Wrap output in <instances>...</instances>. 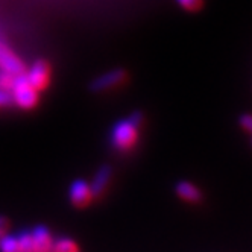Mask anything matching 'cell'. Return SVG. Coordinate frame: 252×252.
Wrapping results in <instances>:
<instances>
[{
    "label": "cell",
    "instance_id": "obj_12",
    "mask_svg": "<svg viewBox=\"0 0 252 252\" xmlns=\"http://www.w3.org/2000/svg\"><path fill=\"white\" fill-rule=\"evenodd\" d=\"M176 3L189 12H197L204 8V0H176Z\"/></svg>",
    "mask_w": 252,
    "mask_h": 252
},
{
    "label": "cell",
    "instance_id": "obj_5",
    "mask_svg": "<svg viewBox=\"0 0 252 252\" xmlns=\"http://www.w3.org/2000/svg\"><path fill=\"white\" fill-rule=\"evenodd\" d=\"M25 75L29 81V84L41 92L44 90L50 81V65L43 61V60H38L35 61L28 70H25Z\"/></svg>",
    "mask_w": 252,
    "mask_h": 252
},
{
    "label": "cell",
    "instance_id": "obj_18",
    "mask_svg": "<svg viewBox=\"0 0 252 252\" xmlns=\"http://www.w3.org/2000/svg\"><path fill=\"white\" fill-rule=\"evenodd\" d=\"M251 135H252V134H251Z\"/></svg>",
    "mask_w": 252,
    "mask_h": 252
},
{
    "label": "cell",
    "instance_id": "obj_3",
    "mask_svg": "<svg viewBox=\"0 0 252 252\" xmlns=\"http://www.w3.org/2000/svg\"><path fill=\"white\" fill-rule=\"evenodd\" d=\"M0 70L11 75H19L25 71L23 61L17 57V53L2 38V35H0Z\"/></svg>",
    "mask_w": 252,
    "mask_h": 252
},
{
    "label": "cell",
    "instance_id": "obj_7",
    "mask_svg": "<svg viewBox=\"0 0 252 252\" xmlns=\"http://www.w3.org/2000/svg\"><path fill=\"white\" fill-rule=\"evenodd\" d=\"M175 193L181 201L187 204H199L202 201L201 189L190 181H179L175 186Z\"/></svg>",
    "mask_w": 252,
    "mask_h": 252
},
{
    "label": "cell",
    "instance_id": "obj_14",
    "mask_svg": "<svg viewBox=\"0 0 252 252\" xmlns=\"http://www.w3.org/2000/svg\"><path fill=\"white\" fill-rule=\"evenodd\" d=\"M240 128L249 134H252V114H243L239 120Z\"/></svg>",
    "mask_w": 252,
    "mask_h": 252
},
{
    "label": "cell",
    "instance_id": "obj_6",
    "mask_svg": "<svg viewBox=\"0 0 252 252\" xmlns=\"http://www.w3.org/2000/svg\"><path fill=\"white\" fill-rule=\"evenodd\" d=\"M68 197H70L71 205L76 208H85L94 199L92 187H90V184L85 183L84 179H76V181L70 186Z\"/></svg>",
    "mask_w": 252,
    "mask_h": 252
},
{
    "label": "cell",
    "instance_id": "obj_1",
    "mask_svg": "<svg viewBox=\"0 0 252 252\" xmlns=\"http://www.w3.org/2000/svg\"><path fill=\"white\" fill-rule=\"evenodd\" d=\"M143 125V116L134 113L126 119L119 120L111 129V145L119 152L132 151L140 138V128Z\"/></svg>",
    "mask_w": 252,
    "mask_h": 252
},
{
    "label": "cell",
    "instance_id": "obj_13",
    "mask_svg": "<svg viewBox=\"0 0 252 252\" xmlns=\"http://www.w3.org/2000/svg\"><path fill=\"white\" fill-rule=\"evenodd\" d=\"M19 242H20V248L22 252H35L33 248V239L31 232H22L19 236Z\"/></svg>",
    "mask_w": 252,
    "mask_h": 252
},
{
    "label": "cell",
    "instance_id": "obj_17",
    "mask_svg": "<svg viewBox=\"0 0 252 252\" xmlns=\"http://www.w3.org/2000/svg\"><path fill=\"white\" fill-rule=\"evenodd\" d=\"M3 234H5V231H0V237H2V236H3Z\"/></svg>",
    "mask_w": 252,
    "mask_h": 252
},
{
    "label": "cell",
    "instance_id": "obj_15",
    "mask_svg": "<svg viewBox=\"0 0 252 252\" xmlns=\"http://www.w3.org/2000/svg\"><path fill=\"white\" fill-rule=\"evenodd\" d=\"M12 105V97H11V93L8 90H2L0 88V108H6Z\"/></svg>",
    "mask_w": 252,
    "mask_h": 252
},
{
    "label": "cell",
    "instance_id": "obj_8",
    "mask_svg": "<svg viewBox=\"0 0 252 252\" xmlns=\"http://www.w3.org/2000/svg\"><path fill=\"white\" fill-rule=\"evenodd\" d=\"M32 239H33V248L35 252H52L53 248V240L50 236V231L44 225L35 226L32 231Z\"/></svg>",
    "mask_w": 252,
    "mask_h": 252
},
{
    "label": "cell",
    "instance_id": "obj_10",
    "mask_svg": "<svg viewBox=\"0 0 252 252\" xmlns=\"http://www.w3.org/2000/svg\"><path fill=\"white\" fill-rule=\"evenodd\" d=\"M0 252H22L19 237L14 236H3L0 237Z\"/></svg>",
    "mask_w": 252,
    "mask_h": 252
},
{
    "label": "cell",
    "instance_id": "obj_16",
    "mask_svg": "<svg viewBox=\"0 0 252 252\" xmlns=\"http://www.w3.org/2000/svg\"><path fill=\"white\" fill-rule=\"evenodd\" d=\"M6 226H8V222H6V219L0 218V231H5V229H6Z\"/></svg>",
    "mask_w": 252,
    "mask_h": 252
},
{
    "label": "cell",
    "instance_id": "obj_2",
    "mask_svg": "<svg viewBox=\"0 0 252 252\" xmlns=\"http://www.w3.org/2000/svg\"><path fill=\"white\" fill-rule=\"evenodd\" d=\"M9 93L12 97V103L17 105L19 108H22V110H31V108H33L38 103V97H40L38 90H35L29 84L25 71L14 76L12 85L9 88Z\"/></svg>",
    "mask_w": 252,
    "mask_h": 252
},
{
    "label": "cell",
    "instance_id": "obj_4",
    "mask_svg": "<svg viewBox=\"0 0 252 252\" xmlns=\"http://www.w3.org/2000/svg\"><path fill=\"white\" fill-rule=\"evenodd\" d=\"M128 79V73H126V70L123 68H114V70H110L103 73L102 76L96 78L93 82H92V90L96 93H100V92H106V90H113V88H117L120 85H123Z\"/></svg>",
    "mask_w": 252,
    "mask_h": 252
},
{
    "label": "cell",
    "instance_id": "obj_9",
    "mask_svg": "<svg viewBox=\"0 0 252 252\" xmlns=\"http://www.w3.org/2000/svg\"><path fill=\"white\" fill-rule=\"evenodd\" d=\"M111 176H113V170H111L110 166H102L97 170V173L93 178L92 186H90V187H92V191H93V196L94 197H99L106 190V187L110 186Z\"/></svg>",
    "mask_w": 252,
    "mask_h": 252
},
{
    "label": "cell",
    "instance_id": "obj_11",
    "mask_svg": "<svg viewBox=\"0 0 252 252\" xmlns=\"http://www.w3.org/2000/svg\"><path fill=\"white\" fill-rule=\"evenodd\" d=\"M52 252H79V249L75 240L68 237H61L57 242H53Z\"/></svg>",
    "mask_w": 252,
    "mask_h": 252
}]
</instances>
